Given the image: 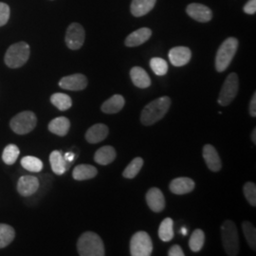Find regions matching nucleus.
I'll use <instances>...</instances> for the list:
<instances>
[{
  "label": "nucleus",
  "mask_w": 256,
  "mask_h": 256,
  "mask_svg": "<svg viewBox=\"0 0 256 256\" xmlns=\"http://www.w3.org/2000/svg\"><path fill=\"white\" fill-rule=\"evenodd\" d=\"M10 19V7L6 3L0 2V27L6 25Z\"/></svg>",
  "instance_id": "36"
},
{
  "label": "nucleus",
  "mask_w": 256,
  "mask_h": 256,
  "mask_svg": "<svg viewBox=\"0 0 256 256\" xmlns=\"http://www.w3.org/2000/svg\"><path fill=\"white\" fill-rule=\"evenodd\" d=\"M171 106V99L167 96L158 98L149 102L142 111L140 122L144 126H152L162 119Z\"/></svg>",
  "instance_id": "1"
},
{
  "label": "nucleus",
  "mask_w": 256,
  "mask_h": 256,
  "mask_svg": "<svg viewBox=\"0 0 256 256\" xmlns=\"http://www.w3.org/2000/svg\"><path fill=\"white\" fill-rule=\"evenodd\" d=\"M16 238V230L8 224L0 223V248H6Z\"/></svg>",
  "instance_id": "28"
},
{
  "label": "nucleus",
  "mask_w": 256,
  "mask_h": 256,
  "mask_svg": "<svg viewBox=\"0 0 256 256\" xmlns=\"http://www.w3.org/2000/svg\"><path fill=\"white\" fill-rule=\"evenodd\" d=\"M186 12L191 18L200 23L209 22L212 18V12L210 8L200 3H192L188 5Z\"/></svg>",
  "instance_id": "11"
},
{
  "label": "nucleus",
  "mask_w": 256,
  "mask_h": 256,
  "mask_svg": "<svg viewBox=\"0 0 256 256\" xmlns=\"http://www.w3.org/2000/svg\"><path fill=\"white\" fill-rule=\"evenodd\" d=\"M36 115L28 110L20 112L10 120V128L18 135H25L32 132L36 128Z\"/></svg>",
  "instance_id": "6"
},
{
  "label": "nucleus",
  "mask_w": 256,
  "mask_h": 256,
  "mask_svg": "<svg viewBox=\"0 0 256 256\" xmlns=\"http://www.w3.org/2000/svg\"><path fill=\"white\" fill-rule=\"evenodd\" d=\"M147 205L154 212H160L164 210L165 198L162 192L158 188H151L146 196Z\"/></svg>",
  "instance_id": "14"
},
{
  "label": "nucleus",
  "mask_w": 256,
  "mask_h": 256,
  "mask_svg": "<svg viewBox=\"0 0 256 256\" xmlns=\"http://www.w3.org/2000/svg\"><path fill=\"white\" fill-rule=\"evenodd\" d=\"M168 256H184L182 248L178 245H174L173 247L170 248L168 250Z\"/></svg>",
  "instance_id": "38"
},
{
  "label": "nucleus",
  "mask_w": 256,
  "mask_h": 256,
  "mask_svg": "<svg viewBox=\"0 0 256 256\" xmlns=\"http://www.w3.org/2000/svg\"><path fill=\"white\" fill-rule=\"evenodd\" d=\"M221 238L226 254L230 256H238L239 252V239L238 229L234 221H224L221 226Z\"/></svg>",
  "instance_id": "5"
},
{
  "label": "nucleus",
  "mask_w": 256,
  "mask_h": 256,
  "mask_svg": "<svg viewBox=\"0 0 256 256\" xmlns=\"http://www.w3.org/2000/svg\"><path fill=\"white\" fill-rule=\"evenodd\" d=\"M156 1V0H132L130 12L136 18L144 16L155 7Z\"/></svg>",
  "instance_id": "19"
},
{
  "label": "nucleus",
  "mask_w": 256,
  "mask_h": 256,
  "mask_svg": "<svg viewBox=\"0 0 256 256\" xmlns=\"http://www.w3.org/2000/svg\"><path fill=\"white\" fill-rule=\"evenodd\" d=\"M203 158L205 160V164L208 166V168L212 172H218L221 167L222 162L220 160V155L216 151V149L210 144H206L203 147Z\"/></svg>",
  "instance_id": "15"
},
{
  "label": "nucleus",
  "mask_w": 256,
  "mask_h": 256,
  "mask_svg": "<svg viewBox=\"0 0 256 256\" xmlns=\"http://www.w3.org/2000/svg\"><path fill=\"white\" fill-rule=\"evenodd\" d=\"M64 158L66 162H72L74 160V158H75V155H74V153L68 152V153L64 154Z\"/></svg>",
  "instance_id": "40"
},
{
  "label": "nucleus",
  "mask_w": 256,
  "mask_h": 256,
  "mask_svg": "<svg viewBox=\"0 0 256 256\" xmlns=\"http://www.w3.org/2000/svg\"><path fill=\"white\" fill-rule=\"evenodd\" d=\"M86 32L82 25L79 23L70 24L66 32V44L68 48L72 50H77L82 48L84 43Z\"/></svg>",
  "instance_id": "9"
},
{
  "label": "nucleus",
  "mask_w": 256,
  "mask_h": 256,
  "mask_svg": "<svg viewBox=\"0 0 256 256\" xmlns=\"http://www.w3.org/2000/svg\"><path fill=\"white\" fill-rule=\"evenodd\" d=\"M169 189L176 194H189L194 189V182L190 178H178L171 182Z\"/></svg>",
  "instance_id": "18"
},
{
  "label": "nucleus",
  "mask_w": 256,
  "mask_h": 256,
  "mask_svg": "<svg viewBox=\"0 0 256 256\" xmlns=\"http://www.w3.org/2000/svg\"><path fill=\"white\" fill-rule=\"evenodd\" d=\"M169 60L174 66H183L191 60L192 52L187 46H174L169 52Z\"/></svg>",
  "instance_id": "13"
},
{
  "label": "nucleus",
  "mask_w": 256,
  "mask_h": 256,
  "mask_svg": "<svg viewBox=\"0 0 256 256\" xmlns=\"http://www.w3.org/2000/svg\"><path fill=\"white\" fill-rule=\"evenodd\" d=\"M242 230L243 234L246 238L248 244L250 245V248L254 250H256V227L248 221L242 222Z\"/></svg>",
  "instance_id": "32"
},
{
  "label": "nucleus",
  "mask_w": 256,
  "mask_h": 256,
  "mask_svg": "<svg viewBox=\"0 0 256 256\" xmlns=\"http://www.w3.org/2000/svg\"><path fill=\"white\" fill-rule=\"evenodd\" d=\"M30 55V48L26 42H18L7 50L4 62L10 68H18L26 64Z\"/></svg>",
  "instance_id": "3"
},
{
  "label": "nucleus",
  "mask_w": 256,
  "mask_h": 256,
  "mask_svg": "<svg viewBox=\"0 0 256 256\" xmlns=\"http://www.w3.org/2000/svg\"><path fill=\"white\" fill-rule=\"evenodd\" d=\"M153 252V242L146 232H138L130 240V254L132 256H149Z\"/></svg>",
  "instance_id": "7"
},
{
  "label": "nucleus",
  "mask_w": 256,
  "mask_h": 256,
  "mask_svg": "<svg viewBox=\"0 0 256 256\" xmlns=\"http://www.w3.org/2000/svg\"><path fill=\"white\" fill-rule=\"evenodd\" d=\"M252 142H254V144H256V129L254 128V130H252Z\"/></svg>",
  "instance_id": "41"
},
{
  "label": "nucleus",
  "mask_w": 256,
  "mask_h": 256,
  "mask_svg": "<svg viewBox=\"0 0 256 256\" xmlns=\"http://www.w3.org/2000/svg\"><path fill=\"white\" fill-rule=\"evenodd\" d=\"M238 48V40L234 37L227 38L220 46L216 57V70L225 72L234 59Z\"/></svg>",
  "instance_id": "4"
},
{
  "label": "nucleus",
  "mask_w": 256,
  "mask_h": 256,
  "mask_svg": "<svg viewBox=\"0 0 256 256\" xmlns=\"http://www.w3.org/2000/svg\"><path fill=\"white\" fill-rule=\"evenodd\" d=\"M152 36V30L149 28H140L131 32L126 39L124 44L129 48L138 46L144 44Z\"/></svg>",
  "instance_id": "17"
},
{
  "label": "nucleus",
  "mask_w": 256,
  "mask_h": 256,
  "mask_svg": "<svg viewBox=\"0 0 256 256\" xmlns=\"http://www.w3.org/2000/svg\"><path fill=\"white\" fill-rule=\"evenodd\" d=\"M59 86L66 90L80 92L88 86V79L84 74H81L64 76L60 80Z\"/></svg>",
  "instance_id": "10"
},
{
  "label": "nucleus",
  "mask_w": 256,
  "mask_h": 256,
  "mask_svg": "<svg viewBox=\"0 0 256 256\" xmlns=\"http://www.w3.org/2000/svg\"><path fill=\"white\" fill-rule=\"evenodd\" d=\"M244 12H246L247 14H254L256 12V0H248L246 5L243 8Z\"/></svg>",
  "instance_id": "37"
},
{
  "label": "nucleus",
  "mask_w": 256,
  "mask_h": 256,
  "mask_svg": "<svg viewBox=\"0 0 256 256\" xmlns=\"http://www.w3.org/2000/svg\"><path fill=\"white\" fill-rule=\"evenodd\" d=\"M98 174L96 167L90 164L77 165L74 169L72 176L75 180H88L95 178Z\"/></svg>",
  "instance_id": "23"
},
{
  "label": "nucleus",
  "mask_w": 256,
  "mask_h": 256,
  "mask_svg": "<svg viewBox=\"0 0 256 256\" xmlns=\"http://www.w3.org/2000/svg\"><path fill=\"white\" fill-rule=\"evenodd\" d=\"M151 70L158 76H164L168 72V64L164 59L160 57H154L150 61Z\"/></svg>",
  "instance_id": "34"
},
{
  "label": "nucleus",
  "mask_w": 256,
  "mask_h": 256,
  "mask_svg": "<svg viewBox=\"0 0 256 256\" xmlns=\"http://www.w3.org/2000/svg\"><path fill=\"white\" fill-rule=\"evenodd\" d=\"M238 76L236 74H230L226 78L222 86L218 97V104L222 106H227L236 97L238 92Z\"/></svg>",
  "instance_id": "8"
},
{
  "label": "nucleus",
  "mask_w": 256,
  "mask_h": 256,
  "mask_svg": "<svg viewBox=\"0 0 256 256\" xmlns=\"http://www.w3.org/2000/svg\"><path fill=\"white\" fill-rule=\"evenodd\" d=\"M21 165L30 172L39 173L43 169V162L38 158L32 156H26L21 160Z\"/></svg>",
  "instance_id": "29"
},
{
  "label": "nucleus",
  "mask_w": 256,
  "mask_h": 256,
  "mask_svg": "<svg viewBox=\"0 0 256 256\" xmlns=\"http://www.w3.org/2000/svg\"><path fill=\"white\" fill-rule=\"evenodd\" d=\"M40 186L39 180L34 176H23L18 182V192L20 196L28 198L34 194Z\"/></svg>",
  "instance_id": "12"
},
{
  "label": "nucleus",
  "mask_w": 256,
  "mask_h": 256,
  "mask_svg": "<svg viewBox=\"0 0 256 256\" xmlns=\"http://www.w3.org/2000/svg\"><path fill=\"white\" fill-rule=\"evenodd\" d=\"M144 165V160L142 158H135L122 172L126 178H134L137 176Z\"/></svg>",
  "instance_id": "33"
},
{
  "label": "nucleus",
  "mask_w": 256,
  "mask_h": 256,
  "mask_svg": "<svg viewBox=\"0 0 256 256\" xmlns=\"http://www.w3.org/2000/svg\"><path fill=\"white\" fill-rule=\"evenodd\" d=\"M130 77L133 84L140 88H147L151 86V79L146 72L140 66H134L130 70Z\"/></svg>",
  "instance_id": "20"
},
{
  "label": "nucleus",
  "mask_w": 256,
  "mask_h": 256,
  "mask_svg": "<svg viewBox=\"0 0 256 256\" xmlns=\"http://www.w3.org/2000/svg\"><path fill=\"white\" fill-rule=\"evenodd\" d=\"M124 98L120 94H116L102 104L101 110L106 114H116L124 108Z\"/></svg>",
  "instance_id": "21"
},
{
  "label": "nucleus",
  "mask_w": 256,
  "mask_h": 256,
  "mask_svg": "<svg viewBox=\"0 0 256 256\" xmlns=\"http://www.w3.org/2000/svg\"><path fill=\"white\" fill-rule=\"evenodd\" d=\"M116 150L114 147L106 146L98 149L94 155V160L101 165L110 164L116 158Z\"/></svg>",
  "instance_id": "24"
},
{
  "label": "nucleus",
  "mask_w": 256,
  "mask_h": 256,
  "mask_svg": "<svg viewBox=\"0 0 256 256\" xmlns=\"http://www.w3.org/2000/svg\"><path fill=\"white\" fill-rule=\"evenodd\" d=\"M50 102L56 108L61 111H66L72 108V98L64 93H54L50 97Z\"/></svg>",
  "instance_id": "27"
},
{
  "label": "nucleus",
  "mask_w": 256,
  "mask_h": 256,
  "mask_svg": "<svg viewBox=\"0 0 256 256\" xmlns=\"http://www.w3.org/2000/svg\"><path fill=\"white\" fill-rule=\"evenodd\" d=\"M205 242V234L200 229L194 230L189 240V247L194 252H198L202 250Z\"/></svg>",
  "instance_id": "30"
},
{
  "label": "nucleus",
  "mask_w": 256,
  "mask_h": 256,
  "mask_svg": "<svg viewBox=\"0 0 256 256\" xmlns=\"http://www.w3.org/2000/svg\"><path fill=\"white\" fill-rule=\"evenodd\" d=\"M50 162L55 174L61 176L66 171V162L60 151H52L50 155Z\"/></svg>",
  "instance_id": "25"
},
{
  "label": "nucleus",
  "mask_w": 256,
  "mask_h": 256,
  "mask_svg": "<svg viewBox=\"0 0 256 256\" xmlns=\"http://www.w3.org/2000/svg\"><path fill=\"white\" fill-rule=\"evenodd\" d=\"M110 129L104 124H96L88 128L86 133V140L88 142L95 144L102 142L104 138L108 136Z\"/></svg>",
  "instance_id": "16"
},
{
  "label": "nucleus",
  "mask_w": 256,
  "mask_h": 256,
  "mask_svg": "<svg viewBox=\"0 0 256 256\" xmlns=\"http://www.w3.org/2000/svg\"><path fill=\"white\" fill-rule=\"evenodd\" d=\"M182 234L183 236H186L187 234V230L185 229V228H182Z\"/></svg>",
  "instance_id": "42"
},
{
  "label": "nucleus",
  "mask_w": 256,
  "mask_h": 256,
  "mask_svg": "<svg viewBox=\"0 0 256 256\" xmlns=\"http://www.w3.org/2000/svg\"><path fill=\"white\" fill-rule=\"evenodd\" d=\"M77 250L81 256H104V245L102 238L93 232H86L77 241Z\"/></svg>",
  "instance_id": "2"
},
{
  "label": "nucleus",
  "mask_w": 256,
  "mask_h": 256,
  "mask_svg": "<svg viewBox=\"0 0 256 256\" xmlns=\"http://www.w3.org/2000/svg\"><path fill=\"white\" fill-rule=\"evenodd\" d=\"M19 154H20V151L18 147L16 144H8L3 150L2 160L4 164L7 165H12L18 160Z\"/></svg>",
  "instance_id": "31"
},
{
  "label": "nucleus",
  "mask_w": 256,
  "mask_h": 256,
  "mask_svg": "<svg viewBox=\"0 0 256 256\" xmlns=\"http://www.w3.org/2000/svg\"><path fill=\"white\" fill-rule=\"evenodd\" d=\"M244 196L246 198L248 202L252 206H256V186L254 182H247L244 184L243 187Z\"/></svg>",
  "instance_id": "35"
},
{
  "label": "nucleus",
  "mask_w": 256,
  "mask_h": 256,
  "mask_svg": "<svg viewBox=\"0 0 256 256\" xmlns=\"http://www.w3.org/2000/svg\"><path fill=\"white\" fill-rule=\"evenodd\" d=\"M158 238L164 242H169L174 238V221L169 218H165L160 225Z\"/></svg>",
  "instance_id": "26"
},
{
  "label": "nucleus",
  "mask_w": 256,
  "mask_h": 256,
  "mask_svg": "<svg viewBox=\"0 0 256 256\" xmlns=\"http://www.w3.org/2000/svg\"><path fill=\"white\" fill-rule=\"evenodd\" d=\"M250 114L252 117H256V93L252 95V98L250 102Z\"/></svg>",
  "instance_id": "39"
},
{
  "label": "nucleus",
  "mask_w": 256,
  "mask_h": 256,
  "mask_svg": "<svg viewBox=\"0 0 256 256\" xmlns=\"http://www.w3.org/2000/svg\"><path fill=\"white\" fill-rule=\"evenodd\" d=\"M48 130L59 137H64L70 128V122L66 117H58L50 120L48 124Z\"/></svg>",
  "instance_id": "22"
}]
</instances>
